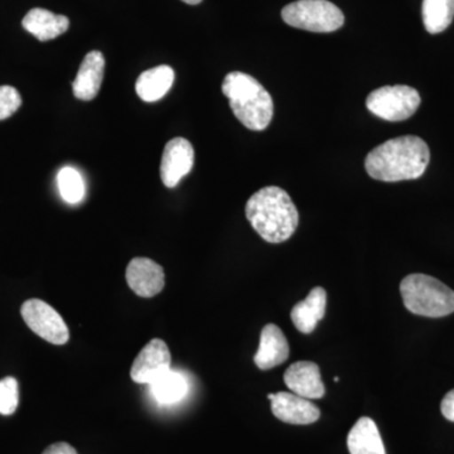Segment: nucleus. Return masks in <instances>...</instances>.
I'll list each match as a JSON object with an SVG mask.
<instances>
[{"label": "nucleus", "mask_w": 454, "mask_h": 454, "mask_svg": "<svg viewBox=\"0 0 454 454\" xmlns=\"http://www.w3.org/2000/svg\"><path fill=\"white\" fill-rule=\"evenodd\" d=\"M430 160L429 146L419 137L390 139L373 148L365 160L370 177L400 182L422 177Z\"/></svg>", "instance_id": "f257e3e1"}, {"label": "nucleus", "mask_w": 454, "mask_h": 454, "mask_svg": "<svg viewBox=\"0 0 454 454\" xmlns=\"http://www.w3.org/2000/svg\"><path fill=\"white\" fill-rule=\"evenodd\" d=\"M245 214L254 230L270 244L288 240L300 223V214L291 196L276 186L264 187L254 193Z\"/></svg>", "instance_id": "f03ea898"}, {"label": "nucleus", "mask_w": 454, "mask_h": 454, "mask_svg": "<svg viewBox=\"0 0 454 454\" xmlns=\"http://www.w3.org/2000/svg\"><path fill=\"white\" fill-rule=\"evenodd\" d=\"M223 92L238 121L247 129H267L274 115V103L264 86L250 74L234 71L226 74Z\"/></svg>", "instance_id": "7ed1b4c3"}, {"label": "nucleus", "mask_w": 454, "mask_h": 454, "mask_svg": "<svg viewBox=\"0 0 454 454\" xmlns=\"http://www.w3.org/2000/svg\"><path fill=\"white\" fill-rule=\"evenodd\" d=\"M406 309L417 316L439 318L454 312V292L426 274H411L400 284Z\"/></svg>", "instance_id": "20e7f679"}, {"label": "nucleus", "mask_w": 454, "mask_h": 454, "mask_svg": "<svg viewBox=\"0 0 454 454\" xmlns=\"http://www.w3.org/2000/svg\"><path fill=\"white\" fill-rule=\"evenodd\" d=\"M282 18L286 25L315 33L337 31L345 23L340 9L327 0H298L286 5Z\"/></svg>", "instance_id": "39448f33"}, {"label": "nucleus", "mask_w": 454, "mask_h": 454, "mask_svg": "<svg viewBox=\"0 0 454 454\" xmlns=\"http://www.w3.org/2000/svg\"><path fill=\"white\" fill-rule=\"evenodd\" d=\"M419 106V92L405 85L384 86L373 90L366 98L370 113L387 121H406L417 113Z\"/></svg>", "instance_id": "423d86ee"}, {"label": "nucleus", "mask_w": 454, "mask_h": 454, "mask_svg": "<svg viewBox=\"0 0 454 454\" xmlns=\"http://www.w3.org/2000/svg\"><path fill=\"white\" fill-rule=\"evenodd\" d=\"M20 315L33 333L52 345H65L70 340V331L64 318L46 301H25L20 309Z\"/></svg>", "instance_id": "0eeeda50"}, {"label": "nucleus", "mask_w": 454, "mask_h": 454, "mask_svg": "<svg viewBox=\"0 0 454 454\" xmlns=\"http://www.w3.org/2000/svg\"><path fill=\"white\" fill-rule=\"evenodd\" d=\"M172 356L163 340L154 339L146 343L131 366L130 376L137 384L152 385L170 370Z\"/></svg>", "instance_id": "6e6552de"}, {"label": "nucleus", "mask_w": 454, "mask_h": 454, "mask_svg": "<svg viewBox=\"0 0 454 454\" xmlns=\"http://www.w3.org/2000/svg\"><path fill=\"white\" fill-rule=\"evenodd\" d=\"M195 163L193 146L184 138L169 140L164 146L160 162V178L164 186L175 188L192 170Z\"/></svg>", "instance_id": "1a4fd4ad"}, {"label": "nucleus", "mask_w": 454, "mask_h": 454, "mask_svg": "<svg viewBox=\"0 0 454 454\" xmlns=\"http://www.w3.org/2000/svg\"><path fill=\"white\" fill-rule=\"evenodd\" d=\"M271 400V411L278 419L294 426H309L317 422L321 417V411L306 397L294 393L269 394Z\"/></svg>", "instance_id": "9d476101"}, {"label": "nucleus", "mask_w": 454, "mask_h": 454, "mask_svg": "<svg viewBox=\"0 0 454 454\" xmlns=\"http://www.w3.org/2000/svg\"><path fill=\"white\" fill-rule=\"evenodd\" d=\"M127 282L131 291L143 298L160 294L164 288V270L148 258H134L127 268Z\"/></svg>", "instance_id": "9b49d317"}, {"label": "nucleus", "mask_w": 454, "mask_h": 454, "mask_svg": "<svg viewBox=\"0 0 454 454\" xmlns=\"http://www.w3.org/2000/svg\"><path fill=\"white\" fill-rule=\"evenodd\" d=\"M284 381L292 393L306 399H321L325 389L318 365L310 361H298L286 369Z\"/></svg>", "instance_id": "f8f14e48"}, {"label": "nucleus", "mask_w": 454, "mask_h": 454, "mask_svg": "<svg viewBox=\"0 0 454 454\" xmlns=\"http://www.w3.org/2000/svg\"><path fill=\"white\" fill-rule=\"evenodd\" d=\"M106 73V57L100 51H91L83 59L73 82L74 98L91 101L98 97Z\"/></svg>", "instance_id": "ddd939ff"}, {"label": "nucleus", "mask_w": 454, "mask_h": 454, "mask_svg": "<svg viewBox=\"0 0 454 454\" xmlns=\"http://www.w3.org/2000/svg\"><path fill=\"white\" fill-rule=\"evenodd\" d=\"M289 357V345L278 325L270 324L262 328L260 345L254 363L260 370H270L286 363Z\"/></svg>", "instance_id": "4468645a"}, {"label": "nucleus", "mask_w": 454, "mask_h": 454, "mask_svg": "<svg viewBox=\"0 0 454 454\" xmlns=\"http://www.w3.org/2000/svg\"><path fill=\"white\" fill-rule=\"evenodd\" d=\"M22 26L38 41L47 42L64 35L70 27V20L67 17L52 13L47 9L35 8L23 18Z\"/></svg>", "instance_id": "2eb2a0df"}, {"label": "nucleus", "mask_w": 454, "mask_h": 454, "mask_svg": "<svg viewBox=\"0 0 454 454\" xmlns=\"http://www.w3.org/2000/svg\"><path fill=\"white\" fill-rule=\"evenodd\" d=\"M327 304V293L322 286H317L310 291L306 300L293 307L291 318L293 325L301 333H312L317 325L322 321Z\"/></svg>", "instance_id": "dca6fc26"}, {"label": "nucleus", "mask_w": 454, "mask_h": 454, "mask_svg": "<svg viewBox=\"0 0 454 454\" xmlns=\"http://www.w3.org/2000/svg\"><path fill=\"white\" fill-rule=\"evenodd\" d=\"M175 82V71L167 65L146 70L137 80L136 90L138 97L145 103H154L166 97Z\"/></svg>", "instance_id": "f3484780"}, {"label": "nucleus", "mask_w": 454, "mask_h": 454, "mask_svg": "<svg viewBox=\"0 0 454 454\" xmlns=\"http://www.w3.org/2000/svg\"><path fill=\"white\" fill-rule=\"evenodd\" d=\"M349 454H387L378 426L370 418H361L349 430Z\"/></svg>", "instance_id": "a211bd4d"}, {"label": "nucleus", "mask_w": 454, "mask_h": 454, "mask_svg": "<svg viewBox=\"0 0 454 454\" xmlns=\"http://www.w3.org/2000/svg\"><path fill=\"white\" fill-rule=\"evenodd\" d=\"M422 16L430 35L446 31L454 18V0H423Z\"/></svg>", "instance_id": "6ab92c4d"}, {"label": "nucleus", "mask_w": 454, "mask_h": 454, "mask_svg": "<svg viewBox=\"0 0 454 454\" xmlns=\"http://www.w3.org/2000/svg\"><path fill=\"white\" fill-rule=\"evenodd\" d=\"M155 399L162 404H173L184 399L187 393V382L179 372H168L158 378L151 385Z\"/></svg>", "instance_id": "aec40b11"}, {"label": "nucleus", "mask_w": 454, "mask_h": 454, "mask_svg": "<svg viewBox=\"0 0 454 454\" xmlns=\"http://www.w3.org/2000/svg\"><path fill=\"white\" fill-rule=\"evenodd\" d=\"M59 193L66 202L74 205L82 201L85 195V184L82 173L73 167H64L57 176Z\"/></svg>", "instance_id": "412c9836"}, {"label": "nucleus", "mask_w": 454, "mask_h": 454, "mask_svg": "<svg viewBox=\"0 0 454 454\" xmlns=\"http://www.w3.org/2000/svg\"><path fill=\"white\" fill-rule=\"evenodd\" d=\"M20 403L18 381L14 378L0 380V414L11 415L17 411Z\"/></svg>", "instance_id": "4be33fe9"}, {"label": "nucleus", "mask_w": 454, "mask_h": 454, "mask_svg": "<svg viewBox=\"0 0 454 454\" xmlns=\"http://www.w3.org/2000/svg\"><path fill=\"white\" fill-rule=\"evenodd\" d=\"M22 106V98L13 86H0V121L11 118Z\"/></svg>", "instance_id": "5701e85b"}, {"label": "nucleus", "mask_w": 454, "mask_h": 454, "mask_svg": "<svg viewBox=\"0 0 454 454\" xmlns=\"http://www.w3.org/2000/svg\"><path fill=\"white\" fill-rule=\"evenodd\" d=\"M441 411L447 420L454 423V389L450 390L442 400Z\"/></svg>", "instance_id": "b1692460"}, {"label": "nucleus", "mask_w": 454, "mask_h": 454, "mask_svg": "<svg viewBox=\"0 0 454 454\" xmlns=\"http://www.w3.org/2000/svg\"><path fill=\"white\" fill-rule=\"evenodd\" d=\"M42 454H77V452L70 444L59 442V443L52 444V446L47 448Z\"/></svg>", "instance_id": "393cba45"}, {"label": "nucleus", "mask_w": 454, "mask_h": 454, "mask_svg": "<svg viewBox=\"0 0 454 454\" xmlns=\"http://www.w3.org/2000/svg\"><path fill=\"white\" fill-rule=\"evenodd\" d=\"M182 2L187 3V4L197 5L202 2V0H182Z\"/></svg>", "instance_id": "a878e982"}]
</instances>
